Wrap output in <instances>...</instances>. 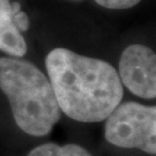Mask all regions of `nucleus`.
<instances>
[{
	"label": "nucleus",
	"instance_id": "1",
	"mask_svg": "<svg viewBox=\"0 0 156 156\" xmlns=\"http://www.w3.org/2000/svg\"><path fill=\"white\" fill-rule=\"evenodd\" d=\"M45 66L60 111L71 119L103 122L123 100L118 72L104 60L57 48L46 56Z\"/></svg>",
	"mask_w": 156,
	"mask_h": 156
},
{
	"label": "nucleus",
	"instance_id": "2",
	"mask_svg": "<svg viewBox=\"0 0 156 156\" xmlns=\"http://www.w3.org/2000/svg\"><path fill=\"white\" fill-rule=\"evenodd\" d=\"M0 89L16 125L29 135L44 136L59 122L62 111L50 81L31 62L0 58Z\"/></svg>",
	"mask_w": 156,
	"mask_h": 156
},
{
	"label": "nucleus",
	"instance_id": "3",
	"mask_svg": "<svg viewBox=\"0 0 156 156\" xmlns=\"http://www.w3.org/2000/svg\"><path fill=\"white\" fill-rule=\"evenodd\" d=\"M104 136L120 148L156 154V108L138 102L119 103L104 119Z\"/></svg>",
	"mask_w": 156,
	"mask_h": 156
},
{
	"label": "nucleus",
	"instance_id": "4",
	"mask_svg": "<svg viewBox=\"0 0 156 156\" xmlns=\"http://www.w3.org/2000/svg\"><path fill=\"white\" fill-rule=\"evenodd\" d=\"M119 79L132 94L146 100L156 96V56L148 46H127L119 60Z\"/></svg>",
	"mask_w": 156,
	"mask_h": 156
},
{
	"label": "nucleus",
	"instance_id": "5",
	"mask_svg": "<svg viewBox=\"0 0 156 156\" xmlns=\"http://www.w3.org/2000/svg\"><path fill=\"white\" fill-rule=\"evenodd\" d=\"M0 51L14 57H23L26 55V41L14 24L0 30Z\"/></svg>",
	"mask_w": 156,
	"mask_h": 156
},
{
	"label": "nucleus",
	"instance_id": "6",
	"mask_svg": "<svg viewBox=\"0 0 156 156\" xmlns=\"http://www.w3.org/2000/svg\"><path fill=\"white\" fill-rule=\"evenodd\" d=\"M28 156H91V154L83 147L74 144L62 146L55 142H48L34 148Z\"/></svg>",
	"mask_w": 156,
	"mask_h": 156
},
{
	"label": "nucleus",
	"instance_id": "7",
	"mask_svg": "<svg viewBox=\"0 0 156 156\" xmlns=\"http://www.w3.org/2000/svg\"><path fill=\"white\" fill-rule=\"evenodd\" d=\"M21 11L19 2H11L9 0H0V30L13 26V15Z\"/></svg>",
	"mask_w": 156,
	"mask_h": 156
},
{
	"label": "nucleus",
	"instance_id": "8",
	"mask_svg": "<svg viewBox=\"0 0 156 156\" xmlns=\"http://www.w3.org/2000/svg\"><path fill=\"white\" fill-rule=\"evenodd\" d=\"M102 7L110 9H126L138 5L141 0H95Z\"/></svg>",
	"mask_w": 156,
	"mask_h": 156
},
{
	"label": "nucleus",
	"instance_id": "9",
	"mask_svg": "<svg viewBox=\"0 0 156 156\" xmlns=\"http://www.w3.org/2000/svg\"><path fill=\"white\" fill-rule=\"evenodd\" d=\"M13 23L20 31H27L29 29V17L24 12L20 11L13 15Z\"/></svg>",
	"mask_w": 156,
	"mask_h": 156
}]
</instances>
